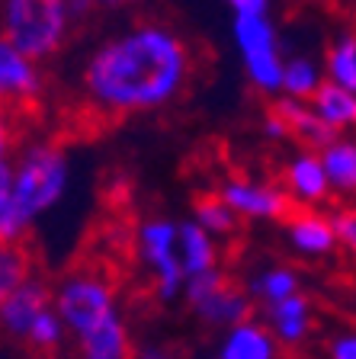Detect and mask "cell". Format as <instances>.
I'll return each instance as SVG.
<instances>
[{"label":"cell","mask_w":356,"mask_h":359,"mask_svg":"<svg viewBox=\"0 0 356 359\" xmlns=\"http://www.w3.org/2000/svg\"><path fill=\"white\" fill-rule=\"evenodd\" d=\"M190 77V48L167 26L145 22L90 55L84 90L97 109L128 116L171 103Z\"/></svg>","instance_id":"obj_1"},{"label":"cell","mask_w":356,"mask_h":359,"mask_svg":"<svg viewBox=\"0 0 356 359\" xmlns=\"http://www.w3.org/2000/svg\"><path fill=\"white\" fill-rule=\"evenodd\" d=\"M67 180H71V164L61 148L42 142L20 151L13 161V196L16 209L29 228L61 202V196L67 193Z\"/></svg>","instance_id":"obj_2"},{"label":"cell","mask_w":356,"mask_h":359,"mask_svg":"<svg viewBox=\"0 0 356 359\" xmlns=\"http://www.w3.org/2000/svg\"><path fill=\"white\" fill-rule=\"evenodd\" d=\"M55 311L61 314L67 337L74 344H81V340L100 334V330L112 327L119 321H126L122 311H119L116 289L100 273H87V269L67 273L55 285Z\"/></svg>","instance_id":"obj_3"},{"label":"cell","mask_w":356,"mask_h":359,"mask_svg":"<svg viewBox=\"0 0 356 359\" xmlns=\"http://www.w3.org/2000/svg\"><path fill=\"white\" fill-rule=\"evenodd\" d=\"M71 29L67 0H4L0 4V36L29 55L45 61L58 52Z\"/></svg>","instance_id":"obj_4"},{"label":"cell","mask_w":356,"mask_h":359,"mask_svg":"<svg viewBox=\"0 0 356 359\" xmlns=\"http://www.w3.org/2000/svg\"><path fill=\"white\" fill-rule=\"evenodd\" d=\"M183 302L206 327H216V330H228L251 318V295H247V289H237L222 269L186 279Z\"/></svg>","instance_id":"obj_5"},{"label":"cell","mask_w":356,"mask_h":359,"mask_svg":"<svg viewBox=\"0 0 356 359\" xmlns=\"http://www.w3.org/2000/svg\"><path fill=\"white\" fill-rule=\"evenodd\" d=\"M235 45L244 61V71L251 83L263 93H279L282 90V71L286 61L279 58V45H276V29L270 16H235Z\"/></svg>","instance_id":"obj_6"},{"label":"cell","mask_w":356,"mask_h":359,"mask_svg":"<svg viewBox=\"0 0 356 359\" xmlns=\"http://www.w3.org/2000/svg\"><path fill=\"white\" fill-rule=\"evenodd\" d=\"M177 222L171 218H148L138 228V257L154 276V295L161 302L183 299L186 273L177 250Z\"/></svg>","instance_id":"obj_7"},{"label":"cell","mask_w":356,"mask_h":359,"mask_svg":"<svg viewBox=\"0 0 356 359\" xmlns=\"http://www.w3.org/2000/svg\"><path fill=\"white\" fill-rule=\"evenodd\" d=\"M42 93V74L39 61L22 55L7 36H0V106L4 109H22L39 100Z\"/></svg>","instance_id":"obj_8"},{"label":"cell","mask_w":356,"mask_h":359,"mask_svg":"<svg viewBox=\"0 0 356 359\" xmlns=\"http://www.w3.org/2000/svg\"><path fill=\"white\" fill-rule=\"evenodd\" d=\"M225 202L231 205L237 218H257V222H279L292 215V199L267 183H251V180H228L218 189Z\"/></svg>","instance_id":"obj_9"},{"label":"cell","mask_w":356,"mask_h":359,"mask_svg":"<svg viewBox=\"0 0 356 359\" xmlns=\"http://www.w3.org/2000/svg\"><path fill=\"white\" fill-rule=\"evenodd\" d=\"M52 305H55V289L42 276H29L0 305V330L13 337V340H26L32 321Z\"/></svg>","instance_id":"obj_10"},{"label":"cell","mask_w":356,"mask_h":359,"mask_svg":"<svg viewBox=\"0 0 356 359\" xmlns=\"http://www.w3.org/2000/svg\"><path fill=\"white\" fill-rule=\"evenodd\" d=\"M216 359H279V340L263 321L247 318V321L222 330Z\"/></svg>","instance_id":"obj_11"},{"label":"cell","mask_w":356,"mask_h":359,"mask_svg":"<svg viewBox=\"0 0 356 359\" xmlns=\"http://www.w3.org/2000/svg\"><path fill=\"white\" fill-rule=\"evenodd\" d=\"M286 238H289L292 250L302 257H327L334 250L341 241H337V231H334V222L318 212H292L286 218Z\"/></svg>","instance_id":"obj_12"},{"label":"cell","mask_w":356,"mask_h":359,"mask_svg":"<svg viewBox=\"0 0 356 359\" xmlns=\"http://www.w3.org/2000/svg\"><path fill=\"white\" fill-rule=\"evenodd\" d=\"M286 193L298 205H318L327 199L331 183H327V170L321 164V154L315 151H302L286 164Z\"/></svg>","instance_id":"obj_13"},{"label":"cell","mask_w":356,"mask_h":359,"mask_svg":"<svg viewBox=\"0 0 356 359\" xmlns=\"http://www.w3.org/2000/svg\"><path fill=\"white\" fill-rule=\"evenodd\" d=\"M276 112L282 116V122L289 126V135H296L298 142H305L312 151H324L327 144L337 142V128L327 126L315 112L312 103H302V100H292V97H279V103L273 106Z\"/></svg>","instance_id":"obj_14"},{"label":"cell","mask_w":356,"mask_h":359,"mask_svg":"<svg viewBox=\"0 0 356 359\" xmlns=\"http://www.w3.org/2000/svg\"><path fill=\"white\" fill-rule=\"evenodd\" d=\"M263 324L273 330V337L279 340V346L305 344L308 334H312V302L298 292V295L279 302V305H270L267 308V321Z\"/></svg>","instance_id":"obj_15"},{"label":"cell","mask_w":356,"mask_h":359,"mask_svg":"<svg viewBox=\"0 0 356 359\" xmlns=\"http://www.w3.org/2000/svg\"><path fill=\"white\" fill-rule=\"evenodd\" d=\"M177 250H180V263H183L186 279L218 269V244H216V238H212L202 224H196L193 218H190V222H180Z\"/></svg>","instance_id":"obj_16"},{"label":"cell","mask_w":356,"mask_h":359,"mask_svg":"<svg viewBox=\"0 0 356 359\" xmlns=\"http://www.w3.org/2000/svg\"><path fill=\"white\" fill-rule=\"evenodd\" d=\"M298 292H302L298 273L289 266H263L260 273H253L251 283H247V295L263 302V308L279 305V302L292 299Z\"/></svg>","instance_id":"obj_17"},{"label":"cell","mask_w":356,"mask_h":359,"mask_svg":"<svg viewBox=\"0 0 356 359\" xmlns=\"http://www.w3.org/2000/svg\"><path fill=\"white\" fill-rule=\"evenodd\" d=\"M321 154V164L327 170V183L334 193L356 196V142L337 138L334 144H327Z\"/></svg>","instance_id":"obj_18"},{"label":"cell","mask_w":356,"mask_h":359,"mask_svg":"<svg viewBox=\"0 0 356 359\" xmlns=\"http://www.w3.org/2000/svg\"><path fill=\"white\" fill-rule=\"evenodd\" d=\"M312 106L327 126H334L337 132L347 126H356V93L353 90H343L337 83L324 81L318 87V93L312 97Z\"/></svg>","instance_id":"obj_19"},{"label":"cell","mask_w":356,"mask_h":359,"mask_svg":"<svg viewBox=\"0 0 356 359\" xmlns=\"http://www.w3.org/2000/svg\"><path fill=\"white\" fill-rule=\"evenodd\" d=\"M29 234V224L16 209L13 196V161L0 157V241L4 244H20Z\"/></svg>","instance_id":"obj_20"},{"label":"cell","mask_w":356,"mask_h":359,"mask_svg":"<svg viewBox=\"0 0 356 359\" xmlns=\"http://www.w3.org/2000/svg\"><path fill=\"white\" fill-rule=\"evenodd\" d=\"M67 340H71V337H67V327H65V321H61V314L55 311V305H52V308H45L36 321H32V327H29V334H26L22 344L29 346L32 353H39V356L48 359V356H58L61 346H65Z\"/></svg>","instance_id":"obj_21"},{"label":"cell","mask_w":356,"mask_h":359,"mask_svg":"<svg viewBox=\"0 0 356 359\" xmlns=\"http://www.w3.org/2000/svg\"><path fill=\"white\" fill-rule=\"evenodd\" d=\"M29 276H36V269H32V257L22 247V241L20 244H4L0 241V305Z\"/></svg>","instance_id":"obj_22"},{"label":"cell","mask_w":356,"mask_h":359,"mask_svg":"<svg viewBox=\"0 0 356 359\" xmlns=\"http://www.w3.org/2000/svg\"><path fill=\"white\" fill-rule=\"evenodd\" d=\"M193 222L202 224L212 238H231V234L237 231L241 218L231 212V205L222 196H202L193 205Z\"/></svg>","instance_id":"obj_23"},{"label":"cell","mask_w":356,"mask_h":359,"mask_svg":"<svg viewBox=\"0 0 356 359\" xmlns=\"http://www.w3.org/2000/svg\"><path fill=\"white\" fill-rule=\"evenodd\" d=\"M327 81L356 93V32H343L327 52Z\"/></svg>","instance_id":"obj_24"},{"label":"cell","mask_w":356,"mask_h":359,"mask_svg":"<svg viewBox=\"0 0 356 359\" xmlns=\"http://www.w3.org/2000/svg\"><path fill=\"white\" fill-rule=\"evenodd\" d=\"M321 71L315 61L308 58H292L286 61V71H282V93L292 100H312L321 87Z\"/></svg>","instance_id":"obj_25"},{"label":"cell","mask_w":356,"mask_h":359,"mask_svg":"<svg viewBox=\"0 0 356 359\" xmlns=\"http://www.w3.org/2000/svg\"><path fill=\"white\" fill-rule=\"evenodd\" d=\"M331 222H334V231H337L341 247H347L350 254L356 257V205H353V209L334 212V215H331Z\"/></svg>","instance_id":"obj_26"},{"label":"cell","mask_w":356,"mask_h":359,"mask_svg":"<svg viewBox=\"0 0 356 359\" xmlns=\"http://www.w3.org/2000/svg\"><path fill=\"white\" fill-rule=\"evenodd\" d=\"M327 359H356V330L337 334L327 346Z\"/></svg>","instance_id":"obj_27"},{"label":"cell","mask_w":356,"mask_h":359,"mask_svg":"<svg viewBox=\"0 0 356 359\" xmlns=\"http://www.w3.org/2000/svg\"><path fill=\"white\" fill-rule=\"evenodd\" d=\"M228 7L235 10V16H267L270 0H228Z\"/></svg>","instance_id":"obj_28"},{"label":"cell","mask_w":356,"mask_h":359,"mask_svg":"<svg viewBox=\"0 0 356 359\" xmlns=\"http://www.w3.org/2000/svg\"><path fill=\"white\" fill-rule=\"evenodd\" d=\"M13 148V126H10V112L0 106V157H10Z\"/></svg>","instance_id":"obj_29"},{"label":"cell","mask_w":356,"mask_h":359,"mask_svg":"<svg viewBox=\"0 0 356 359\" xmlns=\"http://www.w3.org/2000/svg\"><path fill=\"white\" fill-rule=\"evenodd\" d=\"M263 132H267V138H286V135H289V126H286L282 116L273 109L267 119H263Z\"/></svg>","instance_id":"obj_30"},{"label":"cell","mask_w":356,"mask_h":359,"mask_svg":"<svg viewBox=\"0 0 356 359\" xmlns=\"http://www.w3.org/2000/svg\"><path fill=\"white\" fill-rule=\"evenodd\" d=\"M135 359H180V356L173 350H167V346L148 344V346H141V350H135Z\"/></svg>","instance_id":"obj_31"},{"label":"cell","mask_w":356,"mask_h":359,"mask_svg":"<svg viewBox=\"0 0 356 359\" xmlns=\"http://www.w3.org/2000/svg\"><path fill=\"white\" fill-rule=\"evenodd\" d=\"M93 7H100L97 0H67V10H71V20H84Z\"/></svg>","instance_id":"obj_32"},{"label":"cell","mask_w":356,"mask_h":359,"mask_svg":"<svg viewBox=\"0 0 356 359\" xmlns=\"http://www.w3.org/2000/svg\"><path fill=\"white\" fill-rule=\"evenodd\" d=\"M103 7H126V4H138V0H97Z\"/></svg>","instance_id":"obj_33"},{"label":"cell","mask_w":356,"mask_h":359,"mask_svg":"<svg viewBox=\"0 0 356 359\" xmlns=\"http://www.w3.org/2000/svg\"><path fill=\"white\" fill-rule=\"evenodd\" d=\"M48 359H74V356H61V353H58V356H48Z\"/></svg>","instance_id":"obj_34"}]
</instances>
